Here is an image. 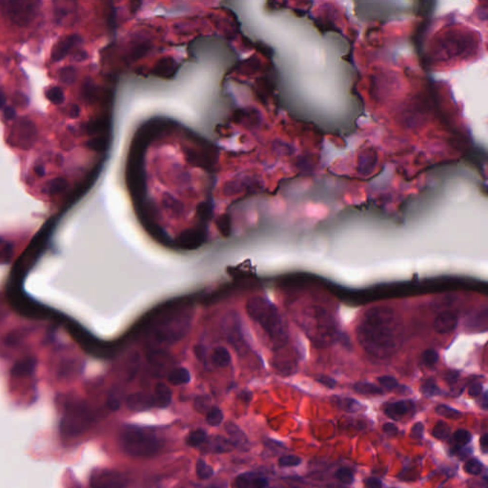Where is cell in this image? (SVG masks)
<instances>
[{
	"mask_svg": "<svg viewBox=\"0 0 488 488\" xmlns=\"http://www.w3.org/2000/svg\"><path fill=\"white\" fill-rule=\"evenodd\" d=\"M453 451H454L456 455L460 456L462 459L464 458V457H467V456L470 455V453H471V449H470V448H465V450H464L462 447H457Z\"/></svg>",
	"mask_w": 488,
	"mask_h": 488,
	"instance_id": "cell-49",
	"label": "cell"
},
{
	"mask_svg": "<svg viewBox=\"0 0 488 488\" xmlns=\"http://www.w3.org/2000/svg\"><path fill=\"white\" fill-rule=\"evenodd\" d=\"M205 237L203 232L199 229H187L182 232L179 236L176 242L178 246L181 249L185 250H194L199 248L204 242Z\"/></svg>",
	"mask_w": 488,
	"mask_h": 488,
	"instance_id": "cell-9",
	"label": "cell"
},
{
	"mask_svg": "<svg viewBox=\"0 0 488 488\" xmlns=\"http://www.w3.org/2000/svg\"><path fill=\"white\" fill-rule=\"evenodd\" d=\"M480 406L483 408V409H487L488 407V397H487V392H484L482 397H480Z\"/></svg>",
	"mask_w": 488,
	"mask_h": 488,
	"instance_id": "cell-54",
	"label": "cell"
},
{
	"mask_svg": "<svg viewBox=\"0 0 488 488\" xmlns=\"http://www.w3.org/2000/svg\"><path fill=\"white\" fill-rule=\"evenodd\" d=\"M86 145H87L88 148H90L91 150L97 151V152H102L107 147V141H106L105 138H102V137L94 138V139H91L90 141H87Z\"/></svg>",
	"mask_w": 488,
	"mask_h": 488,
	"instance_id": "cell-35",
	"label": "cell"
},
{
	"mask_svg": "<svg viewBox=\"0 0 488 488\" xmlns=\"http://www.w3.org/2000/svg\"><path fill=\"white\" fill-rule=\"evenodd\" d=\"M451 429L447 422L439 421L437 422L432 430V436L438 439H447L450 436Z\"/></svg>",
	"mask_w": 488,
	"mask_h": 488,
	"instance_id": "cell-26",
	"label": "cell"
},
{
	"mask_svg": "<svg viewBox=\"0 0 488 488\" xmlns=\"http://www.w3.org/2000/svg\"><path fill=\"white\" fill-rule=\"evenodd\" d=\"M482 393V384L478 381L473 382L468 389V394L470 397H479Z\"/></svg>",
	"mask_w": 488,
	"mask_h": 488,
	"instance_id": "cell-41",
	"label": "cell"
},
{
	"mask_svg": "<svg viewBox=\"0 0 488 488\" xmlns=\"http://www.w3.org/2000/svg\"><path fill=\"white\" fill-rule=\"evenodd\" d=\"M68 182L64 178H56L46 183L43 191L49 195H57L66 190Z\"/></svg>",
	"mask_w": 488,
	"mask_h": 488,
	"instance_id": "cell-20",
	"label": "cell"
},
{
	"mask_svg": "<svg viewBox=\"0 0 488 488\" xmlns=\"http://www.w3.org/2000/svg\"><path fill=\"white\" fill-rule=\"evenodd\" d=\"M404 325L389 306H374L364 311L356 327L357 339L364 352L383 361L394 356L404 341Z\"/></svg>",
	"mask_w": 488,
	"mask_h": 488,
	"instance_id": "cell-1",
	"label": "cell"
},
{
	"mask_svg": "<svg viewBox=\"0 0 488 488\" xmlns=\"http://www.w3.org/2000/svg\"><path fill=\"white\" fill-rule=\"evenodd\" d=\"M365 488H381V481L377 479V478H374V477H371V478H368L367 480H365Z\"/></svg>",
	"mask_w": 488,
	"mask_h": 488,
	"instance_id": "cell-44",
	"label": "cell"
},
{
	"mask_svg": "<svg viewBox=\"0 0 488 488\" xmlns=\"http://www.w3.org/2000/svg\"><path fill=\"white\" fill-rule=\"evenodd\" d=\"M119 401L115 397H111L109 398L108 401V407L111 409V410H117L119 408Z\"/></svg>",
	"mask_w": 488,
	"mask_h": 488,
	"instance_id": "cell-50",
	"label": "cell"
},
{
	"mask_svg": "<svg viewBox=\"0 0 488 488\" xmlns=\"http://www.w3.org/2000/svg\"><path fill=\"white\" fill-rule=\"evenodd\" d=\"M317 381H319L320 383H322L324 386L328 387V388H334L337 384V381H335L333 378L329 377V376H325V375H321L317 378Z\"/></svg>",
	"mask_w": 488,
	"mask_h": 488,
	"instance_id": "cell-40",
	"label": "cell"
},
{
	"mask_svg": "<svg viewBox=\"0 0 488 488\" xmlns=\"http://www.w3.org/2000/svg\"><path fill=\"white\" fill-rule=\"evenodd\" d=\"M196 470H197V475H198L199 479L202 480L210 479V478L213 476V474H214V470H213L212 466L209 465V464H208L204 460H202V459H199V461L197 462Z\"/></svg>",
	"mask_w": 488,
	"mask_h": 488,
	"instance_id": "cell-23",
	"label": "cell"
},
{
	"mask_svg": "<svg viewBox=\"0 0 488 488\" xmlns=\"http://www.w3.org/2000/svg\"><path fill=\"white\" fill-rule=\"evenodd\" d=\"M191 325V315L181 313L164 319L154 331L156 340L161 343H174L185 336Z\"/></svg>",
	"mask_w": 488,
	"mask_h": 488,
	"instance_id": "cell-5",
	"label": "cell"
},
{
	"mask_svg": "<svg viewBox=\"0 0 488 488\" xmlns=\"http://www.w3.org/2000/svg\"><path fill=\"white\" fill-rule=\"evenodd\" d=\"M246 312L264 330L275 347H283L288 342V331L282 315L269 299L259 296L249 298Z\"/></svg>",
	"mask_w": 488,
	"mask_h": 488,
	"instance_id": "cell-2",
	"label": "cell"
},
{
	"mask_svg": "<svg viewBox=\"0 0 488 488\" xmlns=\"http://www.w3.org/2000/svg\"><path fill=\"white\" fill-rule=\"evenodd\" d=\"M46 97L55 105H60L64 102L65 96L61 88L53 87L46 92Z\"/></svg>",
	"mask_w": 488,
	"mask_h": 488,
	"instance_id": "cell-29",
	"label": "cell"
},
{
	"mask_svg": "<svg viewBox=\"0 0 488 488\" xmlns=\"http://www.w3.org/2000/svg\"><path fill=\"white\" fill-rule=\"evenodd\" d=\"M6 103V96L4 92L0 91V109L3 107Z\"/></svg>",
	"mask_w": 488,
	"mask_h": 488,
	"instance_id": "cell-57",
	"label": "cell"
},
{
	"mask_svg": "<svg viewBox=\"0 0 488 488\" xmlns=\"http://www.w3.org/2000/svg\"><path fill=\"white\" fill-rule=\"evenodd\" d=\"M459 376H460V374H459L458 371L450 370V371H448L447 375H446V380H447V382L452 383V382H455V381L459 379Z\"/></svg>",
	"mask_w": 488,
	"mask_h": 488,
	"instance_id": "cell-48",
	"label": "cell"
},
{
	"mask_svg": "<svg viewBox=\"0 0 488 488\" xmlns=\"http://www.w3.org/2000/svg\"><path fill=\"white\" fill-rule=\"evenodd\" d=\"M454 440L459 447H464L471 440V434L465 429H459L453 435Z\"/></svg>",
	"mask_w": 488,
	"mask_h": 488,
	"instance_id": "cell-36",
	"label": "cell"
},
{
	"mask_svg": "<svg viewBox=\"0 0 488 488\" xmlns=\"http://www.w3.org/2000/svg\"><path fill=\"white\" fill-rule=\"evenodd\" d=\"M335 404L339 406L340 409L352 413L359 411L362 407L359 402L350 397H335Z\"/></svg>",
	"mask_w": 488,
	"mask_h": 488,
	"instance_id": "cell-21",
	"label": "cell"
},
{
	"mask_svg": "<svg viewBox=\"0 0 488 488\" xmlns=\"http://www.w3.org/2000/svg\"><path fill=\"white\" fill-rule=\"evenodd\" d=\"M254 476L252 474H242L235 480V486L237 488H252V480Z\"/></svg>",
	"mask_w": 488,
	"mask_h": 488,
	"instance_id": "cell-38",
	"label": "cell"
},
{
	"mask_svg": "<svg viewBox=\"0 0 488 488\" xmlns=\"http://www.w3.org/2000/svg\"><path fill=\"white\" fill-rule=\"evenodd\" d=\"M16 116H17V111L15 108L8 106L4 109V117L7 120H13L16 118Z\"/></svg>",
	"mask_w": 488,
	"mask_h": 488,
	"instance_id": "cell-46",
	"label": "cell"
},
{
	"mask_svg": "<svg viewBox=\"0 0 488 488\" xmlns=\"http://www.w3.org/2000/svg\"><path fill=\"white\" fill-rule=\"evenodd\" d=\"M480 447L483 453H487L488 451V434H484L480 439Z\"/></svg>",
	"mask_w": 488,
	"mask_h": 488,
	"instance_id": "cell-51",
	"label": "cell"
},
{
	"mask_svg": "<svg viewBox=\"0 0 488 488\" xmlns=\"http://www.w3.org/2000/svg\"><path fill=\"white\" fill-rule=\"evenodd\" d=\"M211 397L207 395H201L198 396L195 398L194 402V408L196 409L197 412L200 414H207V412L211 409Z\"/></svg>",
	"mask_w": 488,
	"mask_h": 488,
	"instance_id": "cell-28",
	"label": "cell"
},
{
	"mask_svg": "<svg viewBox=\"0 0 488 488\" xmlns=\"http://www.w3.org/2000/svg\"><path fill=\"white\" fill-rule=\"evenodd\" d=\"M336 478L344 484H351L354 480V474L349 468L342 467L336 472Z\"/></svg>",
	"mask_w": 488,
	"mask_h": 488,
	"instance_id": "cell-37",
	"label": "cell"
},
{
	"mask_svg": "<svg viewBox=\"0 0 488 488\" xmlns=\"http://www.w3.org/2000/svg\"><path fill=\"white\" fill-rule=\"evenodd\" d=\"M212 363L217 367H226L231 364V354L227 348L217 346L214 348L211 354Z\"/></svg>",
	"mask_w": 488,
	"mask_h": 488,
	"instance_id": "cell-18",
	"label": "cell"
},
{
	"mask_svg": "<svg viewBox=\"0 0 488 488\" xmlns=\"http://www.w3.org/2000/svg\"><path fill=\"white\" fill-rule=\"evenodd\" d=\"M126 406L132 411H145L155 406V400L148 393L137 392L127 397Z\"/></svg>",
	"mask_w": 488,
	"mask_h": 488,
	"instance_id": "cell-11",
	"label": "cell"
},
{
	"mask_svg": "<svg viewBox=\"0 0 488 488\" xmlns=\"http://www.w3.org/2000/svg\"><path fill=\"white\" fill-rule=\"evenodd\" d=\"M206 420L210 425L217 426L224 421V413L218 407L212 406L211 409L207 412Z\"/></svg>",
	"mask_w": 488,
	"mask_h": 488,
	"instance_id": "cell-27",
	"label": "cell"
},
{
	"mask_svg": "<svg viewBox=\"0 0 488 488\" xmlns=\"http://www.w3.org/2000/svg\"><path fill=\"white\" fill-rule=\"evenodd\" d=\"M168 381L174 386L187 384L191 381V374L185 367H176L168 374Z\"/></svg>",
	"mask_w": 488,
	"mask_h": 488,
	"instance_id": "cell-17",
	"label": "cell"
},
{
	"mask_svg": "<svg viewBox=\"0 0 488 488\" xmlns=\"http://www.w3.org/2000/svg\"><path fill=\"white\" fill-rule=\"evenodd\" d=\"M34 172L36 173L37 175L43 176V175L45 174V169H44V167L41 165L35 166V167H34Z\"/></svg>",
	"mask_w": 488,
	"mask_h": 488,
	"instance_id": "cell-55",
	"label": "cell"
},
{
	"mask_svg": "<svg viewBox=\"0 0 488 488\" xmlns=\"http://www.w3.org/2000/svg\"><path fill=\"white\" fill-rule=\"evenodd\" d=\"M79 113H80V109H79V107H78L77 105H75V104L72 105V107L70 109V112H69L70 117L75 118V117L78 116Z\"/></svg>",
	"mask_w": 488,
	"mask_h": 488,
	"instance_id": "cell-52",
	"label": "cell"
},
{
	"mask_svg": "<svg viewBox=\"0 0 488 488\" xmlns=\"http://www.w3.org/2000/svg\"><path fill=\"white\" fill-rule=\"evenodd\" d=\"M422 362L424 366L432 368L438 362V352L434 349H426L422 354Z\"/></svg>",
	"mask_w": 488,
	"mask_h": 488,
	"instance_id": "cell-31",
	"label": "cell"
},
{
	"mask_svg": "<svg viewBox=\"0 0 488 488\" xmlns=\"http://www.w3.org/2000/svg\"><path fill=\"white\" fill-rule=\"evenodd\" d=\"M422 435H423V424L421 422H417L412 427L411 438L414 439H420L422 438Z\"/></svg>",
	"mask_w": 488,
	"mask_h": 488,
	"instance_id": "cell-42",
	"label": "cell"
},
{
	"mask_svg": "<svg viewBox=\"0 0 488 488\" xmlns=\"http://www.w3.org/2000/svg\"><path fill=\"white\" fill-rule=\"evenodd\" d=\"M415 411V405L410 400H402L395 403H391L385 406L384 413L389 418L398 421L406 417L408 414L413 413Z\"/></svg>",
	"mask_w": 488,
	"mask_h": 488,
	"instance_id": "cell-12",
	"label": "cell"
},
{
	"mask_svg": "<svg viewBox=\"0 0 488 488\" xmlns=\"http://www.w3.org/2000/svg\"><path fill=\"white\" fill-rule=\"evenodd\" d=\"M295 488H297V487H295Z\"/></svg>",
	"mask_w": 488,
	"mask_h": 488,
	"instance_id": "cell-59",
	"label": "cell"
},
{
	"mask_svg": "<svg viewBox=\"0 0 488 488\" xmlns=\"http://www.w3.org/2000/svg\"><path fill=\"white\" fill-rule=\"evenodd\" d=\"M198 212H199V215L201 216V218L205 219V218H208V216H209L210 209H209V206L207 204H201L198 208Z\"/></svg>",
	"mask_w": 488,
	"mask_h": 488,
	"instance_id": "cell-47",
	"label": "cell"
},
{
	"mask_svg": "<svg viewBox=\"0 0 488 488\" xmlns=\"http://www.w3.org/2000/svg\"><path fill=\"white\" fill-rule=\"evenodd\" d=\"M119 446L129 456L145 458L156 455L161 449L162 442L151 431L129 425L120 432Z\"/></svg>",
	"mask_w": 488,
	"mask_h": 488,
	"instance_id": "cell-3",
	"label": "cell"
},
{
	"mask_svg": "<svg viewBox=\"0 0 488 488\" xmlns=\"http://www.w3.org/2000/svg\"><path fill=\"white\" fill-rule=\"evenodd\" d=\"M251 397H252V396H251V394H250L249 392H242V393L240 394V398L243 400V401H245L246 403H248L249 401L251 400Z\"/></svg>",
	"mask_w": 488,
	"mask_h": 488,
	"instance_id": "cell-56",
	"label": "cell"
},
{
	"mask_svg": "<svg viewBox=\"0 0 488 488\" xmlns=\"http://www.w3.org/2000/svg\"><path fill=\"white\" fill-rule=\"evenodd\" d=\"M436 413L439 416H441V417H443V418L450 419V420H458L463 416L461 411L457 410L453 407L446 406V405H439V406H437L436 407Z\"/></svg>",
	"mask_w": 488,
	"mask_h": 488,
	"instance_id": "cell-24",
	"label": "cell"
},
{
	"mask_svg": "<svg viewBox=\"0 0 488 488\" xmlns=\"http://www.w3.org/2000/svg\"><path fill=\"white\" fill-rule=\"evenodd\" d=\"M225 430L230 437L233 446L238 447L243 451H247L250 448V441L244 432L234 422H228L225 424Z\"/></svg>",
	"mask_w": 488,
	"mask_h": 488,
	"instance_id": "cell-14",
	"label": "cell"
},
{
	"mask_svg": "<svg viewBox=\"0 0 488 488\" xmlns=\"http://www.w3.org/2000/svg\"><path fill=\"white\" fill-rule=\"evenodd\" d=\"M383 432L386 433L389 436H395L397 434V427L394 423H385L382 427Z\"/></svg>",
	"mask_w": 488,
	"mask_h": 488,
	"instance_id": "cell-45",
	"label": "cell"
},
{
	"mask_svg": "<svg viewBox=\"0 0 488 488\" xmlns=\"http://www.w3.org/2000/svg\"><path fill=\"white\" fill-rule=\"evenodd\" d=\"M80 40L81 39L77 34H72V35H69V36H66V37L60 39L53 48L52 59L56 62H58L59 60H62L68 55L69 51L71 50Z\"/></svg>",
	"mask_w": 488,
	"mask_h": 488,
	"instance_id": "cell-13",
	"label": "cell"
},
{
	"mask_svg": "<svg viewBox=\"0 0 488 488\" xmlns=\"http://www.w3.org/2000/svg\"><path fill=\"white\" fill-rule=\"evenodd\" d=\"M207 439L206 432L202 429L192 431L186 438V443L191 447H199L203 445Z\"/></svg>",
	"mask_w": 488,
	"mask_h": 488,
	"instance_id": "cell-22",
	"label": "cell"
},
{
	"mask_svg": "<svg viewBox=\"0 0 488 488\" xmlns=\"http://www.w3.org/2000/svg\"><path fill=\"white\" fill-rule=\"evenodd\" d=\"M38 1L20 0V1H1L0 8L3 14L8 17L9 20L18 27H27L30 25L36 17L38 7Z\"/></svg>",
	"mask_w": 488,
	"mask_h": 488,
	"instance_id": "cell-6",
	"label": "cell"
},
{
	"mask_svg": "<svg viewBox=\"0 0 488 488\" xmlns=\"http://www.w3.org/2000/svg\"><path fill=\"white\" fill-rule=\"evenodd\" d=\"M378 381H379L381 388L388 390V391H393V390L400 387L398 381L392 376H381V377L378 378Z\"/></svg>",
	"mask_w": 488,
	"mask_h": 488,
	"instance_id": "cell-33",
	"label": "cell"
},
{
	"mask_svg": "<svg viewBox=\"0 0 488 488\" xmlns=\"http://www.w3.org/2000/svg\"><path fill=\"white\" fill-rule=\"evenodd\" d=\"M233 443L230 439L224 438L221 436H215L208 439L205 450L211 453H225L230 452L233 449Z\"/></svg>",
	"mask_w": 488,
	"mask_h": 488,
	"instance_id": "cell-15",
	"label": "cell"
},
{
	"mask_svg": "<svg viewBox=\"0 0 488 488\" xmlns=\"http://www.w3.org/2000/svg\"><path fill=\"white\" fill-rule=\"evenodd\" d=\"M306 317L303 326L311 339L325 344L334 338L337 331L334 320L323 308H311Z\"/></svg>",
	"mask_w": 488,
	"mask_h": 488,
	"instance_id": "cell-4",
	"label": "cell"
},
{
	"mask_svg": "<svg viewBox=\"0 0 488 488\" xmlns=\"http://www.w3.org/2000/svg\"><path fill=\"white\" fill-rule=\"evenodd\" d=\"M216 226L218 228V231L220 232V234L227 238L231 235L232 227H231V218L230 216L228 215H223L217 220L216 223Z\"/></svg>",
	"mask_w": 488,
	"mask_h": 488,
	"instance_id": "cell-32",
	"label": "cell"
},
{
	"mask_svg": "<svg viewBox=\"0 0 488 488\" xmlns=\"http://www.w3.org/2000/svg\"><path fill=\"white\" fill-rule=\"evenodd\" d=\"M155 406L159 408H165L172 402V392L165 383L158 382L155 386Z\"/></svg>",
	"mask_w": 488,
	"mask_h": 488,
	"instance_id": "cell-16",
	"label": "cell"
},
{
	"mask_svg": "<svg viewBox=\"0 0 488 488\" xmlns=\"http://www.w3.org/2000/svg\"><path fill=\"white\" fill-rule=\"evenodd\" d=\"M327 488H347V487H345V486H343V485H339V484H330V485H328V486H327Z\"/></svg>",
	"mask_w": 488,
	"mask_h": 488,
	"instance_id": "cell-58",
	"label": "cell"
},
{
	"mask_svg": "<svg viewBox=\"0 0 488 488\" xmlns=\"http://www.w3.org/2000/svg\"><path fill=\"white\" fill-rule=\"evenodd\" d=\"M194 351L196 353L197 357L199 359H203L204 358V348L202 347L201 345H197L194 348Z\"/></svg>",
	"mask_w": 488,
	"mask_h": 488,
	"instance_id": "cell-53",
	"label": "cell"
},
{
	"mask_svg": "<svg viewBox=\"0 0 488 488\" xmlns=\"http://www.w3.org/2000/svg\"><path fill=\"white\" fill-rule=\"evenodd\" d=\"M75 76H76V73L74 67H63L59 72V79L65 85H71L75 82Z\"/></svg>",
	"mask_w": 488,
	"mask_h": 488,
	"instance_id": "cell-30",
	"label": "cell"
},
{
	"mask_svg": "<svg viewBox=\"0 0 488 488\" xmlns=\"http://www.w3.org/2000/svg\"><path fill=\"white\" fill-rule=\"evenodd\" d=\"M483 470V465L476 459H470L464 465V471L471 475H480Z\"/></svg>",
	"mask_w": 488,
	"mask_h": 488,
	"instance_id": "cell-34",
	"label": "cell"
},
{
	"mask_svg": "<svg viewBox=\"0 0 488 488\" xmlns=\"http://www.w3.org/2000/svg\"><path fill=\"white\" fill-rule=\"evenodd\" d=\"M300 463H301V459L298 456H283L279 460V464H280V466H282V467L297 466Z\"/></svg>",
	"mask_w": 488,
	"mask_h": 488,
	"instance_id": "cell-39",
	"label": "cell"
},
{
	"mask_svg": "<svg viewBox=\"0 0 488 488\" xmlns=\"http://www.w3.org/2000/svg\"><path fill=\"white\" fill-rule=\"evenodd\" d=\"M126 484L124 474L114 470L97 472L91 480V488H125Z\"/></svg>",
	"mask_w": 488,
	"mask_h": 488,
	"instance_id": "cell-8",
	"label": "cell"
},
{
	"mask_svg": "<svg viewBox=\"0 0 488 488\" xmlns=\"http://www.w3.org/2000/svg\"><path fill=\"white\" fill-rule=\"evenodd\" d=\"M354 391L358 394L365 395V396H378L383 394V389L374 384L372 382L367 381H360L353 385Z\"/></svg>",
	"mask_w": 488,
	"mask_h": 488,
	"instance_id": "cell-19",
	"label": "cell"
},
{
	"mask_svg": "<svg viewBox=\"0 0 488 488\" xmlns=\"http://www.w3.org/2000/svg\"><path fill=\"white\" fill-rule=\"evenodd\" d=\"M36 126L27 117L20 118L13 128L12 138L14 139L16 145L22 149L28 150L33 147L36 141Z\"/></svg>",
	"mask_w": 488,
	"mask_h": 488,
	"instance_id": "cell-7",
	"label": "cell"
},
{
	"mask_svg": "<svg viewBox=\"0 0 488 488\" xmlns=\"http://www.w3.org/2000/svg\"><path fill=\"white\" fill-rule=\"evenodd\" d=\"M458 325V315L453 311L446 310L437 315L434 320L433 327L434 330L440 334L446 335L454 331Z\"/></svg>",
	"mask_w": 488,
	"mask_h": 488,
	"instance_id": "cell-10",
	"label": "cell"
},
{
	"mask_svg": "<svg viewBox=\"0 0 488 488\" xmlns=\"http://www.w3.org/2000/svg\"><path fill=\"white\" fill-rule=\"evenodd\" d=\"M421 391L424 396L427 397H435L441 394V390L433 379H428L424 381L421 386Z\"/></svg>",
	"mask_w": 488,
	"mask_h": 488,
	"instance_id": "cell-25",
	"label": "cell"
},
{
	"mask_svg": "<svg viewBox=\"0 0 488 488\" xmlns=\"http://www.w3.org/2000/svg\"><path fill=\"white\" fill-rule=\"evenodd\" d=\"M267 485H268V480L265 478H259L254 476L252 480V488H266Z\"/></svg>",
	"mask_w": 488,
	"mask_h": 488,
	"instance_id": "cell-43",
	"label": "cell"
}]
</instances>
